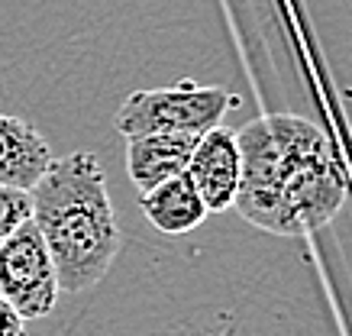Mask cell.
I'll return each mask as SVG.
<instances>
[{
	"label": "cell",
	"mask_w": 352,
	"mask_h": 336,
	"mask_svg": "<svg viewBox=\"0 0 352 336\" xmlns=\"http://www.w3.org/2000/svg\"><path fill=\"white\" fill-rule=\"evenodd\" d=\"M239 98L226 87H204L191 78H182L171 87L155 91H133L117 110V130L123 136H142V133H207L220 126V120Z\"/></svg>",
	"instance_id": "3"
},
{
	"label": "cell",
	"mask_w": 352,
	"mask_h": 336,
	"mask_svg": "<svg viewBox=\"0 0 352 336\" xmlns=\"http://www.w3.org/2000/svg\"><path fill=\"white\" fill-rule=\"evenodd\" d=\"M30 194L32 223L52 256L58 288L78 294L97 284L120 252V227L100 159L94 152L52 159Z\"/></svg>",
	"instance_id": "2"
},
{
	"label": "cell",
	"mask_w": 352,
	"mask_h": 336,
	"mask_svg": "<svg viewBox=\"0 0 352 336\" xmlns=\"http://www.w3.org/2000/svg\"><path fill=\"white\" fill-rule=\"evenodd\" d=\"M239 188L233 207L275 236L327 227L346 194L340 159L320 126L294 113L249 120L236 133Z\"/></svg>",
	"instance_id": "1"
},
{
	"label": "cell",
	"mask_w": 352,
	"mask_h": 336,
	"mask_svg": "<svg viewBox=\"0 0 352 336\" xmlns=\"http://www.w3.org/2000/svg\"><path fill=\"white\" fill-rule=\"evenodd\" d=\"M139 207H142V217L159 233H168V236L191 233L207 217V207H204L201 194L188 175H175L168 181L155 185L152 191H142Z\"/></svg>",
	"instance_id": "8"
},
{
	"label": "cell",
	"mask_w": 352,
	"mask_h": 336,
	"mask_svg": "<svg viewBox=\"0 0 352 336\" xmlns=\"http://www.w3.org/2000/svg\"><path fill=\"white\" fill-rule=\"evenodd\" d=\"M184 175L194 181L207 214H223L236 201L239 188V146L236 133L226 126H210L197 136Z\"/></svg>",
	"instance_id": "5"
},
{
	"label": "cell",
	"mask_w": 352,
	"mask_h": 336,
	"mask_svg": "<svg viewBox=\"0 0 352 336\" xmlns=\"http://www.w3.org/2000/svg\"><path fill=\"white\" fill-rule=\"evenodd\" d=\"M58 275L32 217L0 243V298L23 320L52 314L58 301Z\"/></svg>",
	"instance_id": "4"
},
{
	"label": "cell",
	"mask_w": 352,
	"mask_h": 336,
	"mask_svg": "<svg viewBox=\"0 0 352 336\" xmlns=\"http://www.w3.org/2000/svg\"><path fill=\"white\" fill-rule=\"evenodd\" d=\"M32 217V194L23 188L0 185V243Z\"/></svg>",
	"instance_id": "9"
},
{
	"label": "cell",
	"mask_w": 352,
	"mask_h": 336,
	"mask_svg": "<svg viewBox=\"0 0 352 336\" xmlns=\"http://www.w3.org/2000/svg\"><path fill=\"white\" fill-rule=\"evenodd\" d=\"M23 326H26V320L0 298V336H23Z\"/></svg>",
	"instance_id": "10"
},
{
	"label": "cell",
	"mask_w": 352,
	"mask_h": 336,
	"mask_svg": "<svg viewBox=\"0 0 352 336\" xmlns=\"http://www.w3.org/2000/svg\"><path fill=\"white\" fill-rule=\"evenodd\" d=\"M52 162V149L32 123L0 113V185L30 191Z\"/></svg>",
	"instance_id": "7"
},
{
	"label": "cell",
	"mask_w": 352,
	"mask_h": 336,
	"mask_svg": "<svg viewBox=\"0 0 352 336\" xmlns=\"http://www.w3.org/2000/svg\"><path fill=\"white\" fill-rule=\"evenodd\" d=\"M197 146V133H142L126 139V175L139 191L184 175Z\"/></svg>",
	"instance_id": "6"
}]
</instances>
